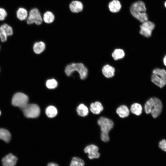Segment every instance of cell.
Wrapping results in <instances>:
<instances>
[{"label": "cell", "mask_w": 166, "mask_h": 166, "mask_svg": "<svg viewBox=\"0 0 166 166\" xmlns=\"http://www.w3.org/2000/svg\"><path fill=\"white\" fill-rule=\"evenodd\" d=\"M29 98L27 95L22 93H17L13 96L12 104L14 106L18 107L21 109L27 104Z\"/></svg>", "instance_id": "5"}, {"label": "cell", "mask_w": 166, "mask_h": 166, "mask_svg": "<svg viewBox=\"0 0 166 166\" xmlns=\"http://www.w3.org/2000/svg\"><path fill=\"white\" fill-rule=\"evenodd\" d=\"M57 82L56 80L54 79L47 80L46 83V85L49 89H53L56 88L57 85Z\"/></svg>", "instance_id": "28"}, {"label": "cell", "mask_w": 166, "mask_h": 166, "mask_svg": "<svg viewBox=\"0 0 166 166\" xmlns=\"http://www.w3.org/2000/svg\"><path fill=\"white\" fill-rule=\"evenodd\" d=\"M18 160L17 157L11 153H10L2 160L3 166H15Z\"/></svg>", "instance_id": "10"}, {"label": "cell", "mask_w": 166, "mask_h": 166, "mask_svg": "<svg viewBox=\"0 0 166 166\" xmlns=\"http://www.w3.org/2000/svg\"><path fill=\"white\" fill-rule=\"evenodd\" d=\"M90 109L93 114H98L103 110V107L100 102L96 101L91 104Z\"/></svg>", "instance_id": "13"}, {"label": "cell", "mask_w": 166, "mask_h": 166, "mask_svg": "<svg viewBox=\"0 0 166 166\" xmlns=\"http://www.w3.org/2000/svg\"><path fill=\"white\" fill-rule=\"evenodd\" d=\"M153 103L150 113L154 118L158 117L161 113L162 109V104L159 98L153 97Z\"/></svg>", "instance_id": "9"}, {"label": "cell", "mask_w": 166, "mask_h": 166, "mask_svg": "<svg viewBox=\"0 0 166 166\" xmlns=\"http://www.w3.org/2000/svg\"><path fill=\"white\" fill-rule=\"evenodd\" d=\"M45 44L42 42H36L34 43L33 46V50L36 54H40L42 53L45 49Z\"/></svg>", "instance_id": "19"}, {"label": "cell", "mask_w": 166, "mask_h": 166, "mask_svg": "<svg viewBox=\"0 0 166 166\" xmlns=\"http://www.w3.org/2000/svg\"><path fill=\"white\" fill-rule=\"evenodd\" d=\"M69 7L72 12L77 13L81 12L83 10V6L81 2L75 0L71 2Z\"/></svg>", "instance_id": "11"}, {"label": "cell", "mask_w": 166, "mask_h": 166, "mask_svg": "<svg viewBox=\"0 0 166 166\" xmlns=\"http://www.w3.org/2000/svg\"><path fill=\"white\" fill-rule=\"evenodd\" d=\"M98 148L96 145L91 144L86 146L84 149L85 153H88V155L95 153L98 152Z\"/></svg>", "instance_id": "24"}, {"label": "cell", "mask_w": 166, "mask_h": 166, "mask_svg": "<svg viewBox=\"0 0 166 166\" xmlns=\"http://www.w3.org/2000/svg\"><path fill=\"white\" fill-rule=\"evenodd\" d=\"M146 10L145 4L142 1H137L133 3L130 8L132 15L142 23L148 20V15L145 12Z\"/></svg>", "instance_id": "1"}, {"label": "cell", "mask_w": 166, "mask_h": 166, "mask_svg": "<svg viewBox=\"0 0 166 166\" xmlns=\"http://www.w3.org/2000/svg\"><path fill=\"white\" fill-rule=\"evenodd\" d=\"M131 112L137 116L140 115L142 113V108L140 104L138 103L132 104L130 107Z\"/></svg>", "instance_id": "18"}, {"label": "cell", "mask_w": 166, "mask_h": 166, "mask_svg": "<svg viewBox=\"0 0 166 166\" xmlns=\"http://www.w3.org/2000/svg\"><path fill=\"white\" fill-rule=\"evenodd\" d=\"M47 166H59L57 164L53 163L50 162L47 164Z\"/></svg>", "instance_id": "32"}, {"label": "cell", "mask_w": 166, "mask_h": 166, "mask_svg": "<svg viewBox=\"0 0 166 166\" xmlns=\"http://www.w3.org/2000/svg\"><path fill=\"white\" fill-rule=\"evenodd\" d=\"M153 97L150 98L145 103L144 109L145 113L148 114L150 113L153 105Z\"/></svg>", "instance_id": "25"}, {"label": "cell", "mask_w": 166, "mask_h": 166, "mask_svg": "<svg viewBox=\"0 0 166 166\" xmlns=\"http://www.w3.org/2000/svg\"><path fill=\"white\" fill-rule=\"evenodd\" d=\"M163 62L164 65L166 66V54L165 55L163 58Z\"/></svg>", "instance_id": "33"}, {"label": "cell", "mask_w": 166, "mask_h": 166, "mask_svg": "<svg viewBox=\"0 0 166 166\" xmlns=\"http://www.w3.org/2000/svg\"><path fill=\"white\" fill-rule=\"evenodd\" d=\"M84 161L78 157H73L72 159L70 166H84Z\"/></svg>", "instance_id": "26"}, {"label": "cell", "mask_w": 166, "mask_h": 166, "mask_svg": "<svg viewBox=\"0 0 166 166\" xmlns=\"http://www.w3.org/2000/svg\"><path fill=\"white\" fill-rule=\"evenodd\" d=\"M42 22V19L38 10L36 8L31 10L26 19L27 23L28 24L35 23L36 25H40Z\"/></svg>", "instance_id": "7"}, {"label": "cell", "mask_w": 166, "mask_h": 166, "mask_svg": "<svg viewBox=\"0 0 166 166\" xmlns=\"http://www.w3.org/2000/svg\"><path fill=\"white\" fill-rule=\"evenodd\" d=\"M7 16L6 10L2 7H0V21L4 20Z\"/></svg>", "instance_id": "29"}, {"label": "cell", "mask_w": 166, "mask_h": 166, "mask_svg": "<svg viewBox=\"0 0 166 166\" xmlns=\"http://www.w3.org/2000/svg\"><path fill=\"white\" fill-rule=\"evenodd\" d=\"M57 110L56 108L53 106H48L45 110L46 115L50 118L55 117L57 115Z\"/></svg>", "instance_id": "22"}, {"label": "cell", "mask_w": 166, "mask_h": 166, "mask_svg": "<svg viewBox=\"0 0 166 166\" xmlns=\"http://www.w3.org/2000/svg\"><path fill=\"white\" fill-rule=\"evenodd\" d=\"M109 7L111 12L116 13L120 10L121 8V5L119 1L113 0L109 3Z\"/></svg>", "instance_id": "16"}, {"label": "cell", "mask_w": 166, "mask_h": 166, "mask_svg": "<svg viewBox=\"0 0 166 166\" xmlns=\"http://www.w3.org/2000/svg\"><path fill=\"white\" fill-rule=\"evenodd\" d=\"M155 27V25L153 22L147 21L143 22L140 26V33L146 38H149L151 36Z\"/></svg>", "instance_id": "8"}, {"label": "cell", "mask_w": 166, "mask_h": 166, "mask_svg": "<svg viewBox=\"0 0 166 166\" xmlns=\"http://www.w3.org/2000/svg\"><path fill=\"white\" fill-rule=\"evenodd\" d=\"M159 146L162 150L166 152V140L163 139L159 143Z\"/></svg>", "instance_id": "31"}, {"label": "cell", "mask_w": 166, "mask_h": 166, "mask_svg": "<svg viewBox=\"0 0 166 166\" xmlns=\"http://www.w3.org/2000/svg\"><path fill=\"white\" fill-rule=\"evenodd\" d=\"M7 34L3 29L0 26V38L2 42H6L7 38Z\"/></svg>", "instance_id": "30"}, {"label": "cell", "mask_w": 166, "mask_h": 166, "mask_svg": "<svg viewBox=\"0 0 166 166\" xmlns=\"http://www.w3.org/2000/svg\"><path fill=\"white\" fill-rule=\"evenodd\" d=\"M11 139V134L9 132L4 128H0V139L6 143L9 142Z\"/></svg>", "instance_id": "17"}, {"label": "cell", "mask_w": 166, "mask_h": 166, "mask_svg": "<svg viewBox=\"0 0 166 166\" xmlns=\"http://www.w3.org/2000/svg\"></svg>", "instance_id": "36"}, {"label": "cell", "mask_w": 166, "mask_h": 166, "mask_svg": "<svg viewBox=\"0 0 166 166\" xmlns=\"http://www.w3.org/2000/svg\"><path fill=\"white\" fill-rule=\"evenodd\" d=\"M164 6H165V7L166 8V2H165Z\"/></svg>", "instance_id": "34"}, {"label": "cell", "mask_w": 166, "mask_h": 166, "mask_svg": "<svg viewBox=\"0 0 166 166\" xmlns=\"http://www.w3.org/2000/svg\"><path fill=\"white\" fill-rule=\"evenodd\" d=\"M75 71H77L79 74L81 79L84 80L87 77L88 71L87 68L82 63H73L68 65L65 69L67 76H70Z\"/></svg>", "instance_id": "3"}, {"label": "cell", "mask_w": 166, "mask_h": 166, "mask_svg": "<svg viewBox=\"0 0 166 166\" xmlns=\"http://www.w3.org/2000/svg\"><path fill=\"white\" fill-rule=\"evenodd\" d=\"M97 124L101 129V140L105 142L108 141L109 140V132L114 125L113 121L105 117H101L98 120Z\"/></svg>", "instance_id": "2"}, {"label": "cell", "mask_w": 166, "mask_h": 166, "mask_svg": "<svg viewBox=\"0 0 166 166\" xmlns=\"http://www.w3.org/2000/svg\"><path fill=\"white\" fill-rule=\"evenodd\" d=\"M22 109L24 116L27 118H36L39 116L40 113L39 107L35 104H28Z\"/></svg>", "instance_id": "6"}, {"label": "cell", "mask_w": 166, "mask_h": 166, "mask_svg": "<svg viewBox=\"0 0 166 166\" xmlns=\"http://www.w3.org/2000/svg\"><path fill=\"white\" fill-rule=\"evenodd\" d=\"M1 111H0V115H1Z\"/></svg>", "instance_id": "35"}, {"label": "cell", "mask_w": 166, "mask_h": 166, "mask_svg": "<svg viewBox=\"0 0 166 166\" xmlns=\"http://www.w3.org/2000/svg\"><path fill=\"white\" fill-rule=\"evenodd\" d=\"M124 56V52L123 50L121 49H116L112 53V56L115 60L122 59Z\"/></svg>", "instance_id": "21"}, {"label": "cell", "mask_w": 166, "mask_h": 166, "mask_svg": "<svg viewBox=\"0 0 166 166\" xmlns=\"http://www.w3.org/2000/svg\"><path fill=\"white\" fill-rule=\"evenodd\" d=\"M28 15L27 10L24 8L19 7L16 12V16L17 18L21 21L27 19Z\"/></svg>", "instance_id": "15"}, {"label": "cell", "mask_w": 166, "mask_h": 166, "mask_svg": "<svg viewBox=\"0 0 166 166\" xmlns=\"http://www.w3.org/2000/svg\"><path fill=\"white\" fill-rule=\"evenodd\" d=\"M77 110L78 114L83 117L86 116L89 113L88 108L83 104L80 105L77 107Z\"/></svg>", "instance_id": "20"}, {"label": "cell", "mask_w": 166, "mask_h": 166, "mask_svg": "<svg viewBox=\"0 0 166 166\" xmlns=\"http://www.w3.org/2000/svg\"><path fill=\"white\" fill-rule=\"evenodd\" d=\"M0 26L6 33L8 36H11L13 34V31L12 28L7 24L4 23Z\"/></svg>", "instance_id": "27"}, {"label": "cell", "mask_w": 166, "mask_h": 166, "mask_svg": "<svg viewBox=\"0 0 166 166\" xmlns=\"http://www.w3.org/2000/svg\"><path fill=\"white\" fill-rule=\"evenodd\" d=\"M102 71L103 74L105 77L109 78L114 76L115 69L112 66L106 65L103 66Z\"/></svg>", "instance_id": "12"}, {"label": "cell", "mask_w": 166, "mask_h": 166, "mask_svg": "<svg viewBox=\"0 0 166 166\" xmlns=\"http://www.w3.org/2000/svg\"><path fill=\"white\" fill-rule=\"evenodd\" d=\"M151 81L157 86L162 88L166 85V70L156 68L152 71Z\"/></svg>", "instance_id": "4"}, {"label": "cell", "mask_w": 166, "mask_h": 166, "mask_svg": "<svg viewBox=\"0 0 166 166\" xmlns=\"http://www.w3.org/2000/svg\"><path fill=\"white\" fill-rule=\"evenodd\" d=\"M116 113L119 116L122 118L127 117L129 114V110L128 107L125 105H121L116 110Z\"/></svg>", "instance_id": "14"}, {"label": "cell", "mask_w": 166, "mask_h": 166, "mask_svg": "<svg viewBox=\"0 0 166 166\" xmlns=\"http://www.w3.org/2000/svg\"><path fill=\"white\" fill-rule=\"evenodd\" d=\"M54 15L51 12L47 11L43 15V20L46 23H51L54 21Z\"/></svg>", "instance_id": "23"}]
</instances>
